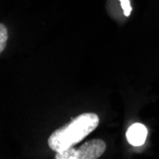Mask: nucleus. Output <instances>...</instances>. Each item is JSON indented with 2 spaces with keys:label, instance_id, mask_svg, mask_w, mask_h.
Wrapping results in <instances>:
<instances>
[{
  "label": "nucleus",
  "instance_id": "nucleus-1",
  "mask_svg": "<svg viewBox=\"0 0 159 159\" xmlns=\"http://www.w3.org/2000/svg\"><path fill=\"white\" fill-rule=\"evenodd\" d=\"M99 117L93 112L82 113L50 135L48 145L55 152H63L84 139L97 128Z\"/></svg>",
  "mask_w": 159,
  "mask_h": 159
},
{
  "label": "nucleus",
  "instance_id": "nucleus-2",
  "mask_svg": "<svg viewBox=\"0 0 159 159\" xmlns=\"http://www.w3.org/2000/svg\"><path fill=\"white\" fill-rule=\"evenodd\" d=\"M106 144L103 140L93 139L85 142L78 149L70 147L56 152L55 159H97L105 152Z\"/></svg>",
  "mask_w": 159,
  "mask_h": 159
},
{
  "label": "nucleus",
  "instance_id": "nucleus-3",
  "mask_svg": "<svg viewBox=\"0 0 159 159\" xmlns=\"http://www.w3.org/2000/svg\"><path fill=\"white\" fill-rule=\"evenodd\" d=\"M147 134V128L140 123H135L127 131V139L133 146H141L145 142Z\"/></svg>",
  "mask_w": 159,
  "mask_h": 159
},
{
  "label": "nucleus",
  "instance_id": "nucleus-4",
  "mask_svg": "<svg viewBox=\"0 0 159 159\" xmlns=\"http://www.w3.org/2000/svg\"><path fill=\"white\" fill-rule=\"evenodd\" d=\"M8 40V31L4 24H0V52H3Z\"/></svg>",
  "mask_w": 159,
  "mask_h": 159
},
{
  "label": "nucleus",
  "instance_id": "nucleus-5",
  "mask_svg": "<svg viewBox=\"0 0 159 159\" xmlns=\"http://www.w3.org/2000/svg\"><path fill=\"white\" fill-rule=\"evenodd\" d=\"M119 1L124 11V16H129V14L132 12V6H131V3H129V0H119Z\"/></svg>",
  "mask_w": 159,
  "mask_h": 159
}]
</instances>
